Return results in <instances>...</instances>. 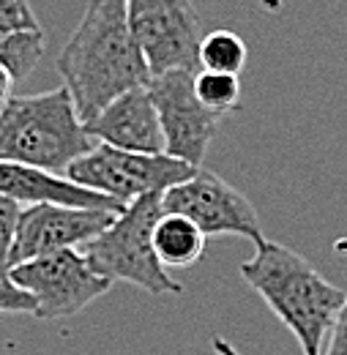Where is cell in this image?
I'll return each mask as SVG.
<instances>
[{"label":"cell","instance_id":"cell-14","mask_svg":"<svg viewBox=\"0 0 347 355\" xmlns=\"http://www.w3.org/2000/svg\"><path fill=\"white\" fill-rule=\"evenodd\" d=\"M44 31H17L8 36H0V66L8 69V74L22 83L44 58Z\"/></svg>","mask_w":347,"mask_h":355},{"label":"cell","instance_id":"cell-12","mask_svg":"<svg viewBox=\"0 0 347 355\" xmlns=\"http://www.w3.org/2000/svg\"><path fill=\"white\" fill-rule=\"evenodd\" d=\"M0 194L17 202H58V205H77V208H104L112 214H124L126 205L115 197L101 191H90L85 186L69 180L66 175H52L39 167H28L19 162L0 159Z\"/></svg>","mask_w":347,"mask_h":355},{"label":"cell","instance_id":"cell-13","mask_svg":"<svg viewBox=\"0 0 347 355\" xmlns=\"http://www.w3.org/2000/svg\"><path fill=\"white\" fill-rule=\"evenodd\" d=\"M208 235L180 214H162L153 227V246L164 268L194 266L205 252Z\"/></svg>","mask_w":347,"mask_h":355},{"label":"cell","instance_id":"cell-9","mask_svg":"<svg viewBox=\"0 0 347 355\" xmlns=\"http://www.w3.org/2000/svg\"><path fill=\"white\" fill-rule=\"evenodd\" d=\"M164 214H180L197 224L205 235H244L255 246L265 241L257 211L227 180L211 170L194 175L162 194Z\"/></svg>","mask_w":347,"mask_h":355},{"label":"cell","instance_id":"cell-3","mask_svg":"<svg viewBox=\"0 0 347 355\" xmlns=\"http://www.w3.org/2000/svg\"><path fill=\"white\" fill-rule=\"evenodd\" d=\"M96 148L69 88L11 96L0 107V159L66 175L69 164Z\"/></svg>","mask_w":347,"mask_h":355},{"label":"cell","instance_id":"cell-6","mask_svg":"<svg viewBox=\"0 0 347 355\" xmlns=\"http://www.w3.org/2000/svg\"><path fill=\"white\" fill-rule=\"evenodd\" d=\"M8 279L33 295V314L39 320L71 317L112 290V279L101 276L80 249H63L19 263L8 270Z\"/></svg>","mask_w":347,"mask_h":355},{"label":"cell","instance_id":"cell-7","mask_svg":"<svg viewBox=\"0 0 347 355\" xmlns=\"http://www.w3.org/2000/svg\"><path fill=\"white\" fill-rule=\"evenodd\" d=\"M129 28L151 74L200 66V17L192 0H126Z\"/></svg>","mask_w":347,"mask_h":355},{"label":"cell","instance_id":"cell-11","mask_svg":"<svg viewBox=\"0 0 347 355\" xmlns=\"http://www.w3.org/2000/svg\"><path fill=\"white\" fill-rule=\"evenodd\" d=\"M85 129L93 139L112 148L137 153H164V132L148 85L126 90L112 98L93 121H87Z\"/></svg>","mask_w":347,"mask_h":355},{"label":"cell","instance_id":"cell-2","mask_svg":"<svg viewBox=\"0 0 347 355\" xmlns=\"http://www.w3.org/2000/svg\"><path fill=\"white\" fill-rule=\"evenodd\" d=\"M241 276L296 336L301 353L323 355V339L334 328L347 290L331 284L290 246L268 238L241 263Z\"/></svg>","mask_w":347,"mask_h":355},{"label":"cell","instance_id":"cell-5","mask_svg":"<svg viewBox=\"0 0 347 355\" xmlns=\"http://www.w3.org/2000/svg\"><path fill=\"white\" fill-rule=\"evenodd\" d=\"M197 170L200 167H192L167 153H137L101 142L71 162L66 178L129 205L142 194H164L167 189L189 180Z\"/></svg>","mask_w":347,"mask_h":355},{"label":"cell","instance_id":"cell-16","mask_svg":"<svg viewBox=\"0 0 347 355\" xmlns=\"http://www.w3.org/2000/svg\"><path fill=\"white\" fill-rule=\"evenodd\" d=\"M194 90H197L200 101L219 115L241 107V80H238V74L203 69L200 74H194Z\"/></svg>","mask_w":347,"mask_h":355},{"label":"cell","instance_id":"cell-20","mask_svg":"<svg viewBox=\"0 0 347 355\" xmlns=\"http://www.w3.org/2000/svg\"><path fill=\"white\" fill-rule=\"evenodd\" d=\"M323 355H347V295L337 320H334L331 339H328V347L323 350Z\"/></svg>","mask_w":347,"mask_h":355},{"label":"cell","instance_id":"cell-8","mask_svg":"<svg viewBox=\"0 0 347 355\" xmlns=\"http://www.w3.org/2000/svg\"><path fill=\"white\" fill-rule=\"evenodd\" d=\"M148 90L159 110V121L164 132V153L192 167H200L219 129L221 115L200 101L194 90V71L170 69L164 74H156L148 83Z\"/></svg>","mask_w":347,"mask_h":355},{"label":"cell","instance_id":"cell-22","mask_svg":"<svg viewBox=\"0 0 347 355\" xmlns=\"http://www.w3.org/2000/svg\"><path fill=\"white\" fill-rule=\"evenodd\" d=\"M214 350H217V355H244L241 350H235L230 342H224V339H214Z\"/></svg>","mask_w":347,"mask_h":355},{"label":"cell","instance_id":"cell-15","mask_svg":"<svg viewBox=\"0 0 347 355\" xmlns=\"http://www.w3.org/2000/svg\"><path fill=\"white\" fill-rule=\"evenodd\" d=\"M200 66L208 71H224V74H241L249 58V49L244 39L232 31H214L203 36L200 42Z\"/></svg>","mask_w":347,"mask_h":355},{"label":"cell","instance_id":"cell-10","mask_svg":"<svg viewBox=\"0 0 347 355\" xmlns=\"http://www.w3.org/2000/svg\"><path fill=\"white\" fill-rule=\"evenodd\" d=\"M115 216L118 214L104 208H77V205H58V202L28 205L22 208V216H19L14 249H11V268L52 252L80 249L99 232H104L115 222Z\"/></svg>","mask_w":347,"mask_h":355},{"label":"cell","instance_id":"cell-1","mask_svg":"<svg viewBox=\"0 0 347 355\" xmlns=\"http://www.w3.org/2000/svg\"><path fill=\"white\" fill-rule=\"evenodd\" d=\"M55 66L83 123L93 121L121 93L145 88L153 80L129 28L126 0H90Z\"/></svg>","mask_w":347,"mask_h":355},{"label":"cell","instance_id":"cell-18","mask_svg":"<svg viewBox=\"0 0 347 355\" xmlns=\"http://www.w3.org/2000/svg\"><path fill=\"white\" fill-rule=\"evenodd\" d=\"M42 28L28 0H0V36Z\"/></svg>","mask_w":347,"mask_h":355},{"label":"cell","instance_id":"cell-4","mask_svg":"<svg viewBox=\"0 0 347 355\" xmlns=\"http://www.w3.org/2000/svg\"><path fill=\"white\" fill-rule=\"evenodd\" d=\"M162 194H142L115 216L104 232L80 246L85 260L112 282H129L151 295H180L183 284L156 254L153 227L162 219Z\"/></svg>","mask_w":347,"mask_h":355},{"label":"cell","instance_id":"cell-21","mask_svg":"<svg viewBox=\"0 0 347 355\" xmlns=\"http://www.w3.org/2000/svg\"><path fill=\"white\" fill-rule=\"evenodd\" d=\"M14 83H17V80L8 74V69H6V66H0V107L11 98V88H14Z\"/></svg>","mask_w":347,"mask_h":355},{"label":"cell","instance_id":"cell-19","mask_svg":"<svg viewBox=\"0 0 347 355\" xmlns=\"http://www.w3.org/2000/svg\"><path fill=\"white\" fill-rule=\"evenodd\" d=\"M0 311L8 314H33L36 311V301L31 293H25L22 287H17L8 276H0Z\"/></svg>","mask_w":347,"mask_h":355},{"label":"cell","instance_id":"cell-17","mask_svg":"<svg viewBox=\"0 0 347 355\" xmlns=\"http://www.w3.org/2000/svg\"><path fill=\"white\" fill-rule=\"evenodd\" d=\"M19 216H22V202L0 194V276H8L11 268V249H14Z\"/></svg>","mask_w":347,"mask_h":355}]
</instances>
